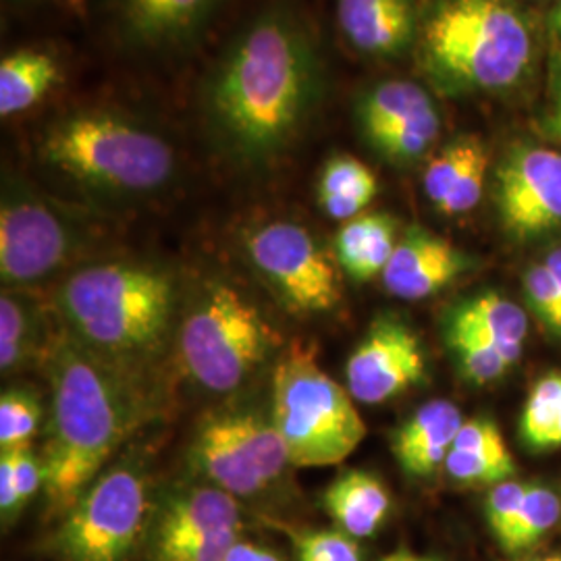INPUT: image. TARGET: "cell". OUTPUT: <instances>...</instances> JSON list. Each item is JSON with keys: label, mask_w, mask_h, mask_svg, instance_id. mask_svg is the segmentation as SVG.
I'll return each instance as SVG.
<instances>
[{"label": "cell", "mask_w": 561, "mask_h": 561, "mask_svg": "<svg viewBox=\"0 0 561 561\" xmlns=\"http://www.w3.org/2000/svg\"><path fill=\"white\" fill-rule=\"evenodd\" d=\"M62 81V67L46 50L21 48L0 60V115L15 117L34 108Z\"/></svg>", "instance_id": "23"}, {"label": "cell", "mask_w": 561, "mask_h": 561, "mask_svg": "<svg viewBox=\"0 0 561 561\" xmlns=\"http://www.w3.org/2000/svg\"><path fill=\"white\" fill-rule=\"evenodd\" d=\"M62 2H67L69 7H73V9H80L81 4L85 2V0H62Z\"/></svg>", "instance_id": "44"}, {"label": "cell", "mask_w": 561, "mask_h": 561, "mask_svg": "<svg viewBox=\"0 0 561 561\" xmlns=\"http://www.w3.org/2000/svg\"><path fill=\"white\" fill-rule=\"evenodd\" d=\"M271 331L261 312L227 283H213L181 324V362L204 389L229 393L266 358Z\"/></svg>", "instance_id": "7"}, {"label": "cell", "mask_w": 561, "mask_h": 561, "mask_svg": "<svg viewBox=\"0 0 561 561\" xmlns=\"http://www.w3.org/2000/svg\"><path fill=\"white\" fill-rule=\"evenodd\" d=\"M53 414L44 454V489L69 512L138 421L134 391L117 364L81 341H60L50 358Z\"/></svg>", "instance_id": "2"}, {"label": "cell", "mask_w": 561, "mask_h": 561, "mask_svg": "<svg viewBox=\"0 0 561 561\" xmlns=\"http://www.w3.org/2000/svg\"><path fill=\"white\" fill-rule=\"evenodd\" d=\"M322 505L341 533L358 541L379 533L391 512V495L379 477L347 470L329 484Z\"/></svg>", "instance_id": "21"}, {"label": "cell", "mask_w": 561, "mask_h": 561, "mask_svg": "<svg viewBox=\"0 0 561 561\" xmlns=\"http://www.w3.org/2000/svg\"><path fill=\"white\" fill-rule=\"evenodd\" d=\"M146 514L144 477L129 466H117L88 486L67 512L57 549L67 561H125L140 539Z\"/></svg>", "instance_id": "8"}, {"label": "cell", "mask_w": 561, "mask_h": 561, "mask_svg": "<svg viewBox=\"0 0 561 561\" xmlns=\"http://www.w3.org/2000/svg\"><path fill=\"white\" fill-rule=\"evenodd\" d=\"M426 362L416 333L393 319L373 322L345 364V387L360 403H382L424 381Z\"/></svg>", "instance_id": "14"}, {"label": "cell", "mask_w": 561, "mask_h": 561, "mask_svg": "<svg viewBox=\"0 0 561 561\" xmlns=\"http://www.w3.org/2000/svg\"><path fill=\"white\" fill-rule=\"evenodd\" d=\"M472 264V259L451 241L428 229L410 227L382 271V285L401 300H422L445 289Z\"/></svg>", "instance_id": "15"}, {"label": "cell", "mask_w": 561, "mask_h": 561, "mask_svg": "<svg viewBox=\"0 0 561 561\" xmlns=\"http://www.w3.org/2000/svg\"><path fill=\"white\" fill-rule=\"evenodd\" d=\"M377 194L379 180L368 164L350 154H335L324 162L317 198L327 217L341 222L356 219L377 198Z\"/></svg>", "instance_id": "24"}, {"label": "cell", "mask_w": 561, "mask_h": 561, "mask_svg": "<svg viewBox=\"0 0 561 561\" xmlns=\"http://www.w3.org/2000/svg\"><path fill=\"white\" fill-rule=\"evenodd\" d=\"M461 410L447 400H433L419 408L393 435V456L410 477H431L454 447L463 424Z\"/></svg>", "instance_id": "20"}, {"label": "cell", "mask_w": 561, "mask_h": 561, "mask_svg": "<svg viewBox=\"0 0 561 561\" xmlns=\"http://www.w3.org/2000/svg\"><path fill=\"white\" fill-rule=\"evenodd\" d=\"M491 169L486 141L468 134L447 141L428 161L422 187L428 202L447 217H460L474 210L482 201Z\"/></svg>", "instance_id": "17"}, {"label": "cell", "mask_w": 561, "mask_h": 561, "mask_svg": "<svg viewBox=\"0 0 561 561\" xmlns=\"http://www.w3.org/2000/svg\"><path fill=\"white\" fill-rule=\"evenodd\" d=\"M240 510L236 497L215 489H194L169 503L154 539V561L185 547L240 535Z\"/></svg>", "instance_id": "18"}, {"label": "cell", "mask_w": 561, "mask_h": 561, "mask_svg": "<svg viewBox=\"0 0 561 561\" xmlns=\"http://www.w3.org/2000/svg\"><path fill=\"white\" fill-rule=\"evenodd\" d=\"M78 250L76 229L48 204L11 181L0 204V277L9 287L50 277Z\"/></svg>", "instance_id": "11"}, {"label": "cell", "mask_w": 561, "mask_h": 561, "mask_svg": "<svg viewBox=\"0 0 561 561\" xmlns=\"http://www.w3.org/2000/svg\"><path fill=\"white\" fill-rule=\"evenodd\" d=\"M553 447H561V419L553 426V431L549 433V437L545 442V449H553Z\"/></svg>", "instance_id": "41"}, {"label": "cell", "mask_w": 561, "mask_h": 561, "mask_svg": "<svg viewBox=\"0 0 561 561\" xmlns=\"http://www.w3.org/2000/svg\"><path fill=\"white\" fill-rule=\"evenodd\" d=\"M495 202L503 231L516 241L561 233V152L520 141L497 164Z\"/></svg>", "instance_id": "13"}, {"label": "cell", "mask_w": 561, "mask_h": 561, "mask_svg": "<svg viewBox=\"0 0 561 561\" xmlns=\"http://www.w3.org/2000/svg\"><path fill=\"white\" fill-rule=\"evenodd\" d=\"M541 134L549 140L561 141V48L553 46L549 59V76H547V94L541 111Z\"/></svg>", "instance_id": "35"}, {"label": "cell", "mask_w": 561, "mask_h": 561, "mask_svg": "<svg viewBox=\"0 0 561 561\" xmlns=\"http://www.w3.org/2000/svg\"><path fill=\"white\" fill-rule=\"evenodd\" d=\"M38 340V319L32 304L15 291H2L0 298V368L18 370L27 360Z\"/></svg>", "instance_id": "26"}, {"label": "cell", "mask_w": 561, "mask_h": 561, "mask_svg": "<svg viewBox=\"0 0 561 561\" xmlns=\"http://www.w3.org/2000/svg\"><path fill=\"white\" fill-rule=\"evenodd\" d=\"M561 500L542 484H528L520 516L502 545L505 553H522L535 547L560 522Z\"/></svg>", "instance_id": "28"}, {"label": "cell", "mask_w": 561, "mask_h": 561, "mask_svg": "<svg viewBox=\"0 0 561 561\" xmlns=\"http://www.w3.org/2000/svg\"><path fill=\"white\" fill-rule=\"evenodd\" d=\"M524 294L530 308L561 337V289L545 262H535L524 273Z\"/></svg>", "instance_id": "33"}, {"label": "cell", "mask_w": 561, "mask_h": 561, "mask_svg": "<svg viewBox=\"0 0 561 561\" xmlns=\"http://www.w3.org/2000/svg\"><path fill=\"white\" fill-rule=\"evenodd\" d=\"M549 27L551 34L561 42V0H553V7L549 11Z\"/></svg>", "instance_id": "40"}, {"label": "cell", "mask_w": 561, "mask_h": 561, "mask_svg": "<svg viewBox=\"0 0 561 561\" xmlns=\"http://www.w3.org/2000/svg\"><path fill=\"white\" fill-rule=\"evenodd\" d=\"M542 262L547 264V268L551 271V275L556 277L561 289V245L560 248H556V250H551V252L542 259Z\"/></svg>", "instance_id": "39"}, {"label": "cell", "mask_w": 561, "mask_h": 561, "mask_svg": "<svg viewBox=\"0 0 561 561\" xmlns=\"http://www.w3.org/2000/svg\"><path fill=\"white\" fill-rule=\"evenodd\" d=\"M41 422V403L32 393L7 391L0 398V451L30 447Z\"/></svg>", "instance_id": "31"}, {"label": "cell", "mask_w": 561, "mask_h": 561, "mask_svg": "<svg viewBox=\"0 0 561 561\" xmlns=\"http://www.w3.org/2000/svg\"><path fill=\"white\" fill-rule=\"evenodd\" d=\"M454 317L472 324L512 364L520 360L524 340L528 335V319L518 304L497 291H486L466 301Z\"/></svg>", "instance_id": "25"}, {"label": "cell", "mask_w": 561, "mask_h": 561, "mask_svg": "<svg viewBox=\"0 0 561 561\" xmlns=\"http://www.w3.org/2000/svg\"><path fill=\"white\" fill-rule=\"evenodd\" d=\"M324 69L306 23L287 7L248 21L202 83L201 113L225 152L245 162L277 159L322 101Z\"/></svg>", "instance_id": "1"}, {"label": "cell", "mask_w": 561, "mask_h": 561, "mask_svg": "<svg viewBox=\"0 0 561 561\" xmlns=\"http://www.w3.org/2000/svg\"><path fill=\"white\" fill-rule=\"evenodd\" d=\"M398 222L385 213H362L341 225L333 252L341 268L354 280L382 275L398 245Z\"/></svg>", "instance_id": "22"}, {"label": "cell", "mask_w": 561, "mask_h": 561, "mask_svg": "<svg viewBox=\"0 0 561 561\" xmlns=\"http://www.w3.org/2000/svg\"><path fill=\"white\" fill-rule=\"evenodd\" d=\"M13 2H20V0H13Z\"/></svg>", "instance_id": "46"}, {"label": "cell", "mask_w": 561, "mask_h": 561, "mask_svg": "<svg viewBox=\"0 0 561 561\" xmlns=\"http://www.w3.org/2000/svg\"><path fill=\"white\" fill-rule=\"evenodd\" d=\"M403 561H442L437 558H424V556H416V553H410V551H403Z\"/></svg>", "instance_id": "42"}, {"label": "cell", "mask_w": 561, "mask_h": 561, "mask_svg": "<svg viewBox=\"0 0 561 561\" xmlns=\"http://www.w3.org/2000/svg\"><path fill=\"white\" fill-rule=\"evenodd\" d=\"M445 472L461 484H500L510 481L516 463L510 449H451L445 460Z\"/></svg>", "instance_id": "30"}, {"label": "cell", "mask_w": 561, "mask_h": 561, "mask_svg": "<svg viewBox=\"0 0 561 561\" xmlns=\"http://www.w3.org/2000/svg\"><path fill=\"white\" fill-rule=\"evenodd\" d=\"M354 119L364 141L393 164L421 161L443 131L442 111L433 94L403 78L364 88L354 101Z\"/></svg>", "instance_id": "12"}, {"label": "cell", "mask_w": 561, "mask_h": 561, "mask_svg": "<svg viewBox=\"0 0 561 561\" xmlns=\"http://www.w3.org/2000/svg\"><path fill=\"white\" fill-rule=\"evenodd\" d=\"M225 561H283L275 551H271L268 547L254 545V542L238 541L231 551L227 553Z\"/></svg>", "instance_id": "38"}, {"label": "cell", "mask_w": 561, "mask_h": 561, "mask_svg": "<svg viewBox=\"0 0 561 561\" xmlns=\"http://www.w3.org/2000/svg\"><path fill=\"white\" fill-rule=\"evenodd\" d=\"M294 541L298 561H362L360 545L340 528L301 530Z\"/></svg>", "instance_id": "32"}, {"label": "cell", "mask_w": 561, "mask_h": 561, "mask_svg": "<svg viewBox=\"0 0 561 561\" xmlns=\"http://www.w3.org/2000/svg\"><path fill=\"white\" fill-rule=\"evenodd\" d=\"M416 0H335L343 41L368 59H398L419 41Z\"/></svg>", "instance_id": "16"}, {"label": "cell", "mask_w": 561, "mask_h": 561, "mask_svg": "<svg viewBox=\"0 0 561 561\" xmlns=\"http://www.w3.org/2000/svg\"><path fill=\"white\" fill-rule=\"evenodd\" d=\"M2 454H7L11 460L18 495H20L21 505H25L41 491V486H44V463L36 458L32 447H21V449H11Z\"/></svg>", "instance_id": "36"}, {"label": "cell", "mask_w": 561, "mask_h": 561, "mask_svg": "<svg viewBox=\"0 0 561 561\" xmlns=\"http://www.w3.org/2000/svg\"><path fill=\"white\" fill-rule=\"evenodd\" d=\"M447 340L456 356L460 358L461 368L470 381L479 385L497 381L514 366L472 324L460 321L454 314L449 317L447 324Z\"/></svg>", "instance_id": "27"}, {"label": "cell", "mask_w": 561, "mask_h": 561, "mask_svg": "<svg viewBox=\"0 0 561 561\" xmlns=\"http://www.w3.org/2000/svg\"><path fill=\"white\" fill-rule=\"evenodd\" d=\"M537 561H561V556H549V558H541Z\"/></svg>", "instance_id": "45"}, {"label": "cell", "mask_w": 561, "mask_h": 561, "mask_svg": "<svg viewBox=\"0 0 561 561\" xmlns=\"http://www.w3.org/2000/svg\"><path fill=\"white\" fill-rule=\"evenodd\" d=\"M221 0H115L127 41L146 48H175L192 41Z\"/></svg>", "instance_id": "19"}, {"label": "cell", "mask_w": 561, "mask_h": 561, "mask_svg": "<svg viewBox=\"0 0 561 561\" xmlns=\"http://www.w3.org/2000/svg\"><path fill=\"white\" fill-rule=\"evenodd\" d=\"M59 306L76 340L104 360L140 362L167 337L173 283L152 266L102 262L62 283Z\"/></svg>", "instance_id": "4"}, {"label": "cell", "mask_w": 561, "mask_h": 561, "mask_svg": "<svg viewBox=\"0 0 561 561\" xmlns=\"http://www.w3.org/2000/svg\"><path fill=\"white\" fill-rule=\"evenodd\" d=\"M539 48L518 0H433L414 46L422 73L447 96L518 90L535 76Z\"/></svg>", "instance_id": "3"}, {"label": "cell", "mask_w": 561, "mask_h": 561, "mask_svg": "<svg viewBox=\"0 0 561 561\" xmlns=\"http://www.w3.org/2000/svg\"><path fill=\"white\" fill-rule=\"evenodd\" d=\"M561 419V373H551L537 382L522 412V439L535 449H545V442Z\"/></svg>", "instance_id": "29"}, {"label": "cell", "mask_w": 561, "mask_h": 561, "mask_svg": "<svg viewBox=\"0 0 561 561\" xmlns=\"http://www.w3.org/2000/svg\"><path fill=\"white\" fill-rule=\"evenodd\" d=\"M528 484L518 481H503L491 489L484 503L486 524L500 545L510 537L514 524L520 516L522 503L526 497Z\"/></svg>", "instance_id": "34"}, {"label": "cell", "mask_w": 561, "mask_h": 561, "mask_svg": "<svg viewBox=\"0 0 561 561\" xmlns=\"http://www.w3.org/2000/svg\"><path fill=\"white\" fill-rule=\"evenodd\" d=\"M38 152L55 171L108 194H150L178 171L175 150L161 134L104 108L69 113L50 123Z\"/></svg>", "instance_id": "5"}, {"label": "cell", "mask_w": 561, "mask_h": 561, "mask_svg": "<svg viewBox=\"0 0 561 561\" xmlns=\"http://www.w3.org/2000/svg\"><path fill=\"white\" fill-rule=\"evenodd\" d=\"M254 268L296 312H327L341 298L335 262L298 222L273 221L245 238Z\"/></svg>", "instance_id": "10"}, {"label": "cell", "mask_w": 561, "mask_h": 561, "mask_svg": "<svg viewBox=\"0 0 561 561\" xmlns=\"http://www.w3.org/2000/svg\"><path fill=\"white\" fill-rule=\"evenodd\" d=\"M451 449L500 451V449H507V445L503 442L502 431L495 422L472 419V421H463Z\"/></svg>", "instance_id": "37"}, {"label": "cell", "mask_w": 561, "mask_h": 561, "mask_svg": "<svg viewBox=\"0 0 561 561\" xmlns=\"http://www.w3.org/2000/svg\"><path fill=\"white\" fill-rule=\"evenodd\" d=\"M194 456L202 472L233 497L261 493L289 463L275 422L254 412L221 414L204 422Z\"/></svg>", "instance_id": "9"}, {"label": "cell", "mask_w": 561, "mask_h": 561, "mask_svg": "<svg viewBox=\"0 0 561 561\" xmlns=\"http://www.w3.org/2000/svg\"><path fill=\"white\" fill-rule=\"evenodd\" d=\"M381 561H403V551H396V553H391V556L382 558Z\"/></svg>", "instance_id": "43"}, {"label": "cell", "mask_w": 561, "mask_h": 561, "mask_svg": "<svg viewBox=\"0 0 561 561\" xmlns=\"http://www.w3.org/2000/svg\"><path fill=\"white\" fill-rule=\"evenodd\" d=\"M347 387L331 379L314 350L291 345L273 375V422L296 468L337 466L366 437Z\"/></svg>", "instance_id": "6"}]
</instances>
